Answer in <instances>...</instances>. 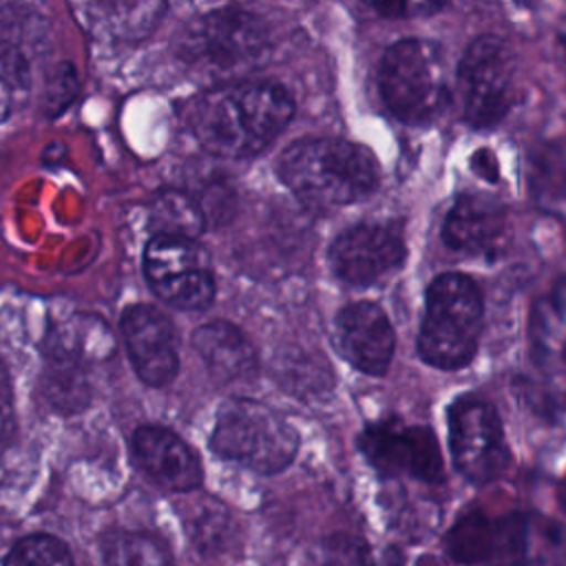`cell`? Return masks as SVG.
Wrapping results in <instances>:
<instances>
[{
    "label": "cell",
    "mask_w": 566,
    "mask_h": 566,
    "mask_svg": "<svg viewBox=\"0 0 566 566\" xmlns=\"http://www.w3.org/2000/svg\"><path fill=\"white\" fill-rule=\"evenodd\" d=\"M2 566H73V557L62 539L33 533L9 548Z\"/></svg>",
    "instance_id": "obj_23"
},
{
    "label": "cell",
    "mask_w": 566,
    "mask_h": 566,
    "mask_svg": "<svg viewBox=\"0 0 566 566\" xmlns=\"http://www.w3.org/2000/svg\"><path fill=\"white\" fill-rule=\"evenodd\" d=\"M104 566H172L166 542L144 531H115L102 542Z\"/></svg>",
    "instance_id": "obj_20"
},
{
    "label": "cell",
    "mask_w": 566,
    "mask_h": 566,
    "mask_svg": "<svg viewBox=\"0 0 566 566\" xmlns=\"http://www.w3.org/2000/svg\"><path fill=\"white\" fill-rule=\"evenodd\" d=\"M440 53L436 42L422 38H402L385 49L376 82L385 108L398 122L424 126L440 113L447 97Z\"/></svg>",
    "instance_id": "obj_5"
},
{
    "label": "cell",
    "mask_w": 566,
    "mask_h": 566,
    "mask_svg": "<svg viewBox=\"0 0 566 566\" xmlns=\"http://www.w3.org/2000/svg\"><path fill=\"white\" fill-rule=\"evenodd\" d=\"M440 239L455 254L493 263L511 245L509 208L493 195L464 190L449 206Z\"/></svg>",
    "instance_id": "obj_13"
},
{
    "label": "cell",
    "mask_w": 566,
    "mask_h": 566,
    "mask_svg": "<svg viewBox=\"0 0 566 566\" xmlns=\"http://www.w3.org/2000/svg\"><path fill=\"white\" fill-rule=\"evenodd\" d=\"M484 327V294L473 276L442 272L424 290V307L416 338L418 356L440 371H458L473 363Z\"/></svg>",
    "instance_id": "obj_3"
},
{
    "label": "cell",
    "mask_w": 566,
    "mask_h": 566,
    "mask_svg": "<svg viewBox=\"0 0 566 566\" xmlns=\"http://www.w3.org/2000/svg\"><path fill=\"white\" fill-rule=\"evenodd\" d=\"M528 528V515L522 511L493 513L484 506H469L447 528L442 546L447 557L460 566L506 562L526 551Z\"/></svg>",
    "instance_id": "obj_12"
},
{
    "label": "cell",
    "mask_w": 566,
    "mask_h": 566,
    "mask_svg": "<svg viewBox=\"0 0 566 566\" xmlns=\"http://www.w3.org/2000/svg\"><path fill=\"white\" fill-rule=\"evenodd\" d=\"M192 347L208 371L221 382L248 380L256 369V349L232 323L212 321L197 327Z\"/></svg>",
    "instance_id": "obj_18"
},
{
    "label": "cell",
    "mask_w": 566,
    "mask_h": 566,
    "mask_svg": "<svg viewBox=\"0 0 566 566\" xmlns=\"http://www.w3.org/2000/svg\"><path fill=\"white\" fill-rule=\"evenodd\" d=\"M29 86V57L15 46L0 42V122L9 115L18 93Z\"/></svg>",
    "instance_id": "obj_24"
},
{
    "label": "cell",
    "mask_w": 566,
    "mask_h": 566,
    "mask_svg": "<svg viewBox=\"0 0 566 566\" xmlns=\"http://www.w3.org/2000/svg\"><path fill=\"white\" fill-rule=\"evenodd\" d=\"M122 336L139 380L166 387L179 371L177 338L170 321L150 305H130L122 314Z\"/></svg>",
    "instance_id": "obj_15"
},
{
    "label": "cell",
    "mask_w": 566,
    "mask_h": 566,
    "mask_svg": "<svg viewBox=\"0 0 566 566\" xmlns=\"http://www.w3.org/2000/svg\"><path fill=\"white\" fill-rule=\"evenodd\" d=\"M469 168H471L473 175H478L480 179H484L489 184L500 181V161H497V155L491 148L473 150L471 157H469Z\"/></svg>",
    "instance_id": "obj_28"
},
{
    "label": "cell",
    "mask_w": 566,
    "mask_h": 566,
    "mask_svg": "<svg viewBox=\"0 0 566 566\" xmlns=\"http://www.w3.org/2000/svg\"><path fill=\"white\" fill-rule=\"evenodd\" d=\"M294 99L274 82L234 80L199 93L186 108L197 142L212 155L243 159L263 150L292 119Z\"/></svg>",
    "instance_id": "obj_1"
},
{
    "label": "cell",
    "mask_w": 566,
    "mask_h": 566,
    "mask_svg": "<svg viewBox=\"0 0 566 566\" xmlns=\"http://www.w3.org/2000/svg\"><path fill=\"white\" fill-rule=\"evenodd\" d=\"M444 420L453 469L467 482L484 486L506 473L511 449L491 400L475 391L460 394L447 405Z\"/></svg>",
    "instance_id": "obj_8"
},
{
    "label": "cell",
    "mask_w": 566,
    "mask_h": 566,
    "mask_svg": "<svg viewBox=\"0 0 566 566\" xmlns=\"http://www.w3.org/2000/svg\"><path fill=\"white\" fill-rule=\"evenodd\" d=\"M489 566H526V564H517V562H500V564H489Z\"/></svg>",
    "instance_id": "obj_30"
},
{
    "label": "cell",
    "mask_w": 566,
    "mask_h": 566,
    "mask_svg": "<svg viewBox=\"0 0 566 566\" xmlns=\"http://www.w3.org/2000/svg\"><path fill=\"white\" fill-rule=\"evenodd\" d=\"M135 464L159 486L177 493L195 491L203 482V469L195 449L175 431L159 424H142L130 438Z\"/></svg>",
    "instance_id": "obj_16"
},
{
    "label": "cell",
    "mask_w": 566,
    "mask_h": 566,
    "mask_svg": "<svg viewBox=\"0 0 566 566\" xmlns=\"http://www.w3.org/2000/svg\"><path fill=\"white\" fill-rule=\"evenodd\" d=\"M526 338L531 363L537 369L566 371V274L557 276L531 305Z\"/></svg>",
    "instance_id": "obj_17"
},
{
    "label": "cell",
    "mask_w": 566,
    "mask_h": 566,
    "mask_svg": "<svg viewBox=\"0 0 566 566\" xmlns=\"http://www.w3.org/2000/svg\"><path fill=\"white\" fill-rule=\"evenodd\" d=\"M283 184L314 210H334L371 197L380 164L367 146L340 137H305L279 157Z\"/></svg>",
    "instance_id": "obj_2"
},
{
    "label": "cell",
    "mask_w": 566,
    "mask_h": 566,
    "mask_svg": "<svg viewBox=\"0 0 566 566\" xmlns=\"http://www.w3.org/2000/svg\"><path fill=\"white\" fill-rule=\"evenodd\" d=\"M325 566H398V562L394 557H376L365 542L345 537L332 546Z\"/></svg>",
    "instance_id": "obj_25"
},
{
    "label": "cell",
    "mask_w": 566,
    "mask_h": 566,
    "mask_svg": "<svg viewBox=\"0 0 566 566\" xmlns=\"http://www.w3.org/2000/svg\"><path fill=\"white\" fill-rule=\"evenodd\" d=\"M268 51L261 20L241 9H219L199 15L179 35L181 62L210 80H226L256 66Z\"/></svg>",
    "instance_id": "obj_6"
},
{
    "label": "cell",
    "mask_w": 566,
    "mask_h": 566,
    "mask_svg": "<svg viewBox=\"0 0 566 566\" xmlns=\"http://www.w3.org/2000/svg\"><path fill=\"white\" fill-rule=\"evenodd\" d=\"M49 367H46V385L44 394L46 398L62 411H75L82 409L88 400V385L84 380L82 363L46 354Z\"/></svg>",
    "instance_id": "obj_22"
},
{
    "label": "cell",
    "mask_w": 566,
    "mask_h": 566,
    "mask_svg": "<svg viewBox=\"0 0 566 566\" xmlns=\"http://www.w3.org/2000/svg\"><path fill=\"white\" fill-rule=\"evenodd\" d=\"M336 347L365 376H385L396 354V332L374 301H354L336 314Z\"/></svg>",
    "instance_id": "obj_14"
},
{
    "label": "cell",
    "mask_w": 566,
    "mask_h": 566,
    "mask_svg": "<svg viewBox=\"0 0 566 566\" xmlns=\"http://www.w3.org/2000/svg\"><path fill=\"white\" fill-rule=\"evenodd\" d=\"M557 500H559V506H562L564 513H566V475H564V480H562V484H559V489H557Z\"/></svg>",
    "instance_id": "obj_29"
},
{
    "label": "cell",
    "mask_w": 566,
    "mask_h": 566,
    "mask_svg": "<svg viewBox=\"0 0 566 566\" xmlns=\"http://www.w3.org/2000/svg\"><path fill=\"white\" fill-rule=\"evenodd\" d=\"M210 447L223 460L270 475L292 464L298 433L279 411L256 400L234 398L217 411Z\"/></svg>",
    "instance_id": "obj_4"
},
{
    "label": "cell",
    "mask_w": 566,
    "mask_h": 566,
    "mask_svg": "<svg viewBox=\"0 0 566 566\" xmlns=\"http://www.w3.org/2000/svg\"><path fill=\"white\" fill-rule=\"evenodd\" d=\"M418 566H424V562H420V564H418Z\"/></svg>",
    "instance_id": "obj_31"
},
{
    "label": "cell",
    "mask_w": 566,
    "mask_h": 566,
    "mask_svg": "<svg viewBox=\"0 0 566 566\" xmlns=\"http://www.w3.org/2000/svg\"><path fill=\"white\" fill-rule=\"evenodd\" d=\"M378 15L387 20H413V18H429L447 9L444 2H369Z\"/></svg>",
    "instance_id": "obj_26"
},
{
    "label": "cell",
    "mask_w": 566,
    "mask_h": 566,
    "mask_svg": "<svg viewBox=\"0 0 566 566\" xmlns=\"http://www.w3.org/2000/svg\"><path fill=\"white\" fill-rule=\"evenodd\" d=\"M150 223L155 234L197 239L203 232V212L188 195L164 192L153 203Z\"/></svg>",
    "instance_id": "obj_21"
},
{
    "label": "cell",
    "mask_w": 566,
    "mask_h": 566,
    "mask_svg": "<svg viewBox=\"0 0 566 566\" xmlns=\"http://www.w3.org/2000/svg\"><path fill=\"white\" fill-rule=\"evenodd\" d=\"M164 4L153 2H115V4H84V22L93 33H106L113 40L144 38L164 13Z\"/></svg>",
    "instance_id": "obj_19"
},
{
    "label": "cell",
    "mask_w": 566,
    "mask_h": 566,
    "mask_svg": "<svg viewBox=\"0 0 566 566\" xmlns=\"http://www.w3.org/2000/svg\"><path fill=\"white\" fill-rule=\"evenodd\" d=\"M356 447L380 478H409L422 484L444 482L442 449L427 424L385 416L363 427Z\"/></svg>",
    "instance_id": "obj_9"
},
{
    "label": "cell",
    "mask_w": 566,
    "mask_h": 566,
    "mask_svg": "<svg viewBox=\"0 0 566 566\" xmlns=\"http://www.w3.org/2000/svg\"><path fill=\"white\" fill-rule=\"evenodd\" d=\"M407 256L405 232L396 221L354 223L327 250L332 272L352 287H369L389 279L405 265Z\"/></svg>",
    "instance_id": "obj_11"
},
{
    "label": "cell",
    "mask_w": 566,
    "mask_h": 566,
    "mask_svg": "<svg viewBox=\"0 0 566 566\" xmlns=\"http://www.w3.org/2000/svg\"><path fill=\"white\" fill-rule=\"evenodd\" d=\"M144 274L153 292L177 310H203L214 298L210 256L197 239L153 234L144 248Z\"/></svg>",
    "instance_id": "obj_10"
},
{
    "label": "cell",
    "mask_w": 566,
    "mask_h": 566,
    "mask_svg": "<svg viewBox=\"0 0 566 566\" xmlns=\"http://www.w3.org/2000/svg\"><path fill=\"white\" fill-rule=\"evenodd\" d=\"M11 431H13V389H11L9 371L0 360V442H4Z\"/></svg>",
    "instance_id": "obj_27"
},
{
    "label": "cell",
    "mask_w": 566,
    "mask_h": 566,
    "mask_svg": "<svg viewBox=\"0 0 566 566\" xmlns=\"http://www.w3.org/2000/svg\"><path fill=\"white\" fill-rule=\"evenodd\" d=\"M455 95L464 124L473 130L500 126L515 106V55L495 33L475 35L455 66Z\"/></svg>",
    "instance_id": "obj_7"
}]
</instances>
